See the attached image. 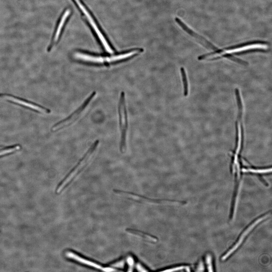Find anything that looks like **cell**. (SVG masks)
Instances as JSON below:
<instances>
[{
	"instance_id": "cell-4",
	"label": "cell",
	"mask_w": 272,
	"mask_h": 272,
	"mask_svg": "<svg viewBox=\"0 0 272 272\" xmlns=\"http://www.w3.org/2000/svg\"><path fill=\"white\" fill-rule=\"evenodd\" d=\"M113 192L116 194L120 195L134 201L146 203L157 204V205H184L186 204V202L184 201H179V200L152 199L135 193L126 191L119 189H114Z\"/></svg>"
},
{
	"instance_id": "cell-2",
	"label": "cell",
	"mask_w": 272,
	"mask_h": 272,
	"mask_svg": "<svg viewBox=\"0 0 272 272\" xmlns=\"http://www.w3.org/2000/svg\"><path fill=\"white\" fill-rule=\"evenodd\" d=\"M96 95V92H93L78 109L69 117L54 124L51 128L52 131L55 132L60 131L74 124L85 113L91 102H92Z\"/></svg>"
},
{
	"instance_id": "cell-8",
	"label": "cell",
	"mask_w": 272,
	"mask_h": 272,
	"mask_svg": "<svg viewBox=\"0 0 272 272\" xmlns=\"http://www.w3.org/2000/svg\"><path fill=\"white\" fill-rule=\"evenodd\" d=\"M75 1L76 2L77 4L78 5V6L80 7L81 10L82 12H83L84 14H85L88 20H89L90 23H91L92 26L93 27V28L94 29L95 32H96L97 34L98 35V38L100 39L101 43L102 44L105 49L106 51H107L108 53H112L113 52V49L112 48L111 46H110V45H109V44H108V42L107 41L105 38L104 36H103L102 33H101L100 30H99L96 24L95 23L94 21H93L92 18L91 16L90 15L89 13L87 12L85 7H84L83 5H82V3H81L79 1V0H75Z\"/></svg>"
},
{
	"instance_id": "cell-10",
	"label": "cell",
	"mask_w": 272,
	"mask_h": 272,
	"mask_svg": "<svg viewBox=\"0 0 272 272\" xmlns=\"http://www.w3.org/2000/svg\"><path fill=\"white\" fill-rule=\"evenodd\" d=\"M71 11L69 10H67L64 13V15L62 16L61 21H60L59 25H58L57 30L55 36L54 38V41L56 42L58 40L59 38L60 34V33L61 32L62 27H63L64 23H65L66 19L70 14Z\"/></svg>"
},
{
	"instance_id": "cell-6",
	"label": "cell",
	"mask_w": 272,
	"mask_h": 272,
	"mask_svg": "<svg viewBox=\"0 0 272 272\" xmlns=\"http://www.w3.org/2000/svg\"><path fill=\"white\" fill-rule=\"evenodd\" d=\"M0 98H3L12 103L28 108L37 112L45 114L50 113V111L48 108L30 101L9 94L0 93Z\"/></svg>"
},
{
	"instance_id": "cell-14",
	"label": "cell",
	"mask_w": 272,
	"mask_h": 272,
	"mask_svg": "<svg viewBox=\"0 0 272 272\" xmlns=\"http://www.w3.org/2000/svg\"><path fill=\"white\" fill-rule=\"evenodd\" d=\"M189 268L188 267H185V266H179V267H175L174 268H173L172 269H170L168 270H166V271H177L178 270H180L181 269H184V268Z\"/></svg>"
},
{
	"instance_id": "cell-11",
	"label": "cell",
	"mask_w": 272,
	"mask_h": 272,
	"mask_svg": "<svg viewBox=\"0 0 272 272\" xmlns=\"http://www.w3.org/2000/svg\"><path fill=\"white\" fill-rule=\"evenodd\" d=\"M180 72L183 85L184 95L185 97H187L188 94V84L186 73L184 68L183 67L180 68Z\"/></svg>"
},
{
	"instance_id": "cell-16",
	"label": "cell",
	"mask_w": 272,
	"mask_h": 272,
	"mask_svg": "<svg viewBox=\"0 0 272 272\" xmlns=\"http://www.w3.org/2000/svg\"><path fill=\"white\" fill-rule=\"evenodd\" d=\"M137 268L139 271L141 272L147 271L144 267H143L142 265H141L140 264H138L137 266Z\"/></svg>"
},
{
	"instance_id": "cell-13",
	"label": "cell",
	"mask_w": 272,
	"mask_h": 272,
	"mask_svg": "<svg viewBox=\"0 0 272 272\" xmlns=\"http://www.w3.org/2000/svg\"><path fill=\"white\" fill-rule=\"evenodd\" d=\"M196 271H203L205 269L203 263L202 261H200L198 263L196 268Z\"/></svg>"
},
{
	"instance_id": "cell-12",
	"label": "cell",
	"mask_w": 272,
	"mask_h": 272,
	"mask_svg": "<svg viewBox=\"0 0 272 272\" xmlns=\"http://www.w3.org/2000/svg\"><path fill=\"white\" fill-rule=\"evenodd\" d=\"M205 262L207 267V269L209 272L214 271V266H213V257L212 255L210 253H207L205 255Z\"/></svg>"
},
{
	"instance_id": "cell-5",
	"label": "cell",
	"mask_w": 272,
	"mask_h": 272,
	"mask_svg": "<svg viewBox=\"0 0 272 272\" xmlns=\"http://www.w3.org/2000/svg\"><path fill=\"white\" fill-rule=\"evenodd\" d=\"M270 216L269 212H268L259 217L257 218L245 230L242 232L239 237L238 240L236 243L233 245L227 251L222 255L221 260L222 261L227 260L229 257H230L233 253H234L239 248L242 244L243 243L245 239L247 238L248 235L253 230V229L258 225L260 223L266 220Z\"/></svg>"
},
{
	"instance_id": "cell-7",
	"label": "cell",
	"mask_w": 272,
	"mask_h": 272,
	"mask_svg": "<svg viewBox=\"0 0 272 272\" xmlns=\"http://www.w3.org/2000/svg\"><path fill=\"white\" fill-rule=\"evenodd\" d=\"M65 255L67 258L71 259L78 263L83 264V265L95 268L98 269L102 270L105 271H114L115 269L110 267H106L101 265L100 264L95 262L86 257L82 256L78 254L71 251H66Z\"/></svg>"
},
{
	"instance_id": "cell-1",
	"label": "cell",
	"mask_w": 272,
	"mask_h": 272,
	"mask_svg": "<svg viewBox=\"0 0 272 272\" xmlns=\"http://www.w3.org/2000/svg\"><path fill=\"white\" fill-rule=\"evenodd\" d=\"M99 143V140L95 141L77 164L58 183L56 190L57 194L63 192L89 164L96 153Z\"/></svg>"
},
{
	"instance_id": "cell-9",
	"label": "cell",
	"mask_w": 272,
	"mask_h": 272,
	"mask_svg": "<svg viewBox=\"0 0 272 272\" xmlns=\"http://www.w3.org/2000/svg\"><path fill=\"white\" fill-rule=\"evenodd\" d=\"M126 231L130 234L139 237V238H143L145 240L148 241L156 242L158 241V239L156 237L142 232V231L131 229H127Z\"/></svg>"
},
{
	"instance_id": "cell-3",
	"label": "cell",
	"mask_w": 272,
	"mask_h": 272,
	"mask_svg": "<svg viewBox=\"0 0 272 272\" xmlns=\"http://www.w3.org/2000/svg\"><path fill=\"white\" fill-rule=\"evenodd\" d=\"M118 115L120 139L119 150L122 153L125 152L126 150L127 135L128 129V120L124 92L121 93L118 106Z\"/></svg>"
},
{
	"instance_id": "cell-15",
	"label": "cell",
	"mask_w": 272,
	"mask_h": 272,
	"mask_svg": "<svg viewBox=\"0 0 272 272\" xmlns=\"http://www.w3.org/2000/svg\"><path fill=\"white\" fill-rule=\"evenodd\" d=\"M127 261L128 263L129 266H133L134 264V260L132 257H128Z\"/></svg>"
}]
</instances>
